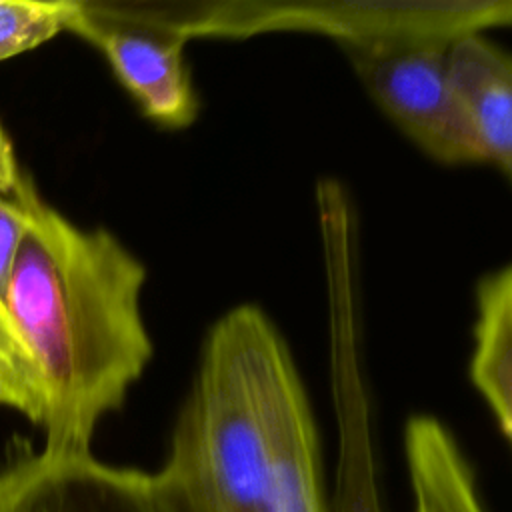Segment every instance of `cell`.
Masks as SVG:
<instances>
[{"label":"cell","instance_id":"obj_15","mask_svg":"<svg viewBox=\"0 0 512 512\" xmlns=\"http://www.w3.org/2000/svg\"><path fill=\"white\" fill-rule=\"evenodd\" d=\"M32 188V178L22 172L14 190L0 194V298L4 300L18 248L28 230Z\"/></svg>","mask_w":512,"mask_h":512},{"label":"cell","instance_id":"obj_2","mask_svg":"<svg viewBox=\"0 0 512 512\" xmlns=\"http://www.w3.org/2000/svg\"><path fill=\"white\" fill-rule=\"evenodd\" d=\"M276 332L272 318L250 302L210 326L156 472L180 512H268L264 360Z\"/></svg>","mask_w":512,"mask_h":512},{"label":"cell","instance_id":"obj_9","mask_svg":"<svg viewBox=\"0 0 512 512\" xmlns=\"http://www.w3.org/2000/svg\"><path fill=\"white\" fill-rule=\"evenodd\" d=\"M446 70L456 104L478 146L482 164L512 174V60L474 32L448 44Z\"/></svg>","mask_w":512,"mask_h":512},{"label":"cell","instance_id":"obj_10","mask_svg":"<svg viewBox=\"0 0 512 512\" xmlns=\"http://www.w3.org/2000/svg\"><path fill=\"white\" fill-rule=\"evenodd\" d=\"M468 380L504 440L512 438V266L486 272L474 290Z\"/></svg>","mask_w":512,"mask_h":512},{"label":"cell","instance_id":"obj_13","mask_svg":"<svg viewBox=\"0 0 512 512\" xmlns=\"http://www.w3.org/2000/svg\"><path fill=\"white\" fill-rule=\"evenodd\" d=\"M74 12L46 0H0V62L68 32Z\"/></svg>","mask_w":512,"mask_h":512},{"label":"cell","instance_id":"obj_4","mask_svg":"<svg viewBox=\"0 0 512 512\" xmlns=\"http://www.w3.org/2000/svg\"><path fill=\"white\" fill-rule=\"evenodd\" d=\"M0 512H180L156 472L90 452L36 450L14 436L0 462Z\"/></svg>","mask_w":512,"mask_h":512},{"label":"cell","instance_id":"obj_6","mask_svg":"<svg viewBox=\"0 0 512 512\" xmlns=\"http://www.w3.org/2000/svg\"><path fill=\"white\" fill-rule=\"evenodd\" d=\"M328 312V374L336 422V474L328 512H384L348 266H332L330 270Z\"/></svg>","mask_w":512,"mask_h":512},{"label":"cell","instance_id":"obj_12","mask_svg":"<svg viewBox=\"0 0 512 512\" xmlns=\"http://www.w3.org/2000/svg\"><path fill=\"white\" fill-rule=\"evenodd\" d=\"M68 6V32L98 24L156 28L184 40L212 38L214 26L232 0H46Z\"/></svg>","mask_w":512,"mask_h":512},{"label":"cell","instance_id":"obj_17","mask_svg":"<svg viewBox=\"0 0 512 512\" xmlns=\"http://www.w3.org/2000/svg\"><path fill=\"white\" fill-rule=\"evenodd\" d=\"M0 406H8V408H14V400H12V394L10 390L6 388V384L0 380Z\"/></svg>","mask_w":512,"mask_h":512},{"label":"cell","instance_id":"obj_1","mask_svg":"<svg viewBox=\"0 0 512 512\" xmlns=\"http://www.w3.org/2000/svg\"><path fill=\"white\" fill-rule=\"evenodd\" d=\"M144 284L146 266L114 232L78 226L32 188L6 306L36 372L44 448L90 452L146 372Z\"/></svg>","mask_w":512,"mask_h":512},{"label":"cell","instance_id":"obj_7","mask_svg":"<svg viewBox=\"0 0 512 512\" xmlns=\"http://www.w3.org/2000/svg\"><path fill=\"white\" fill-rule=\"evenodd\" d=\"M264 400L272 452L268 512H328L314 412L280 330L266 350Z\"/></svg>","mask_w":512,"mask_h":512},{"label":"cell","instance_id":"obj_11","mask_svg":"<svg viewBox=\"0 0 512 512\" xmlns=\"http://www.w3.org/2000/svg\"><path fill=\"white\" fill-rule=\"evenodd\" d=\"M404 456L414 512H486L468 458L436 416L414 414L406 420Z\"/></svg>","mask_w":512,"mask_h":512},{"label":"cell","instance_id":"obj_5","mask_svg":"<svg viewBox=\"0 0 512 512\" xmlns=\"http://www.w3.org/2000/svg\"><path fill=\"white\" fill-rule=\"evenodd\" d=\"M448 44L344 48L376 106L430 158L482 162L446 70Z\"/></svg>","mask_w":512,"mask_h":512},{"label":"cell","instance_id":"obj_3","mask_svg":"<svg viewBox=\"0 0 512 512\" xmlns=\"http://www.w3.org/2000/svg\"><path fill=\"white\" fill-rule=\"evenodd\" d=\"M510 20L512 0H232L212 38L306 32L342 50L450 44Z\"/></svg>","mask_w":512,"mask_h":512},{"label":"cell","instance_id":"obj_14","mask_svg":"<svg viewBox=\"0 0 512 512\" xmlns=\"http://www.w3.org/2000/svg\"><path fill=\"white\" fill-rule=\"evenodd\" d=\"M0 380L12 394L14 410L38 426L42 404L36 372L4 298H0Z\"/></svg>","mask_w":512,"mask_h":512},{"label":"cell","instance_id":"obj_8","mask_svg":"<svg viewBox=\"0 0 512 512\" xmlns=\"http://www.w3.org/2000/svg\"><path fill=\"white\" fill-rule=\"evenodd\" d=\"M74 34L104 56L146 120L166 130L188 128L196 120L200 100L184 56L188 40L128 24L84 26Z\"/></svg>","mask_w":512,"mask_h":512},{"label":"cell","instance_id":"obj_16","mask_svg":"<svg viewBox=\"0 0 512 512\" xmlns=\"http://www.w3.org/2000/svg\"><path fill=\"white\" fill-rule=\"evenodd\" d=\"M20 176H22V170L16 162L12 140L0 122V194L12 192Z\"/></svg>","mask_w":512,"mask_h":512}]
</instances>
